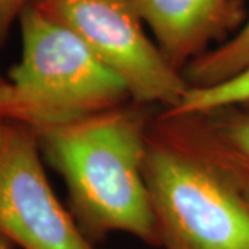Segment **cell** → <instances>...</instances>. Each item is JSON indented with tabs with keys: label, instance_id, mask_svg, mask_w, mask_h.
Returning <instances> with one entry per match:
<instances>
[{
	"label": "cell",
	"instance_id": "1",
	"mask_svg": "<svg viewBox=\"0 0 249 249\" xmlns=\"http://www.w3.org/2000/svg\"><path fill=\"white\" fill-rule=\"evenodd\" d=\"M148 133L144 111L127 104L37 133L40 150L65 181L72 216L90 241L126 232L160 247L144 178Z\"/></svg>",
	"mask_w": 249,
	"mask_h": 249
},
{
	"label": "cell",
	"instance_id": "2",
	"mask_svg": "<svg viewBox=\"0 0 249 249\" xmlns=\"http://www.w3.org/2000/svg\"><path fill=\"white\" fill-rule=\"evenodd\" d=\"M150 130L144 178L165 249H249L244 176L220 160L184 119Z\"/></svg>",
	"mask_w": 249,
	"mask_h": 249
},
{
	"label": "cell",
	"instance_id": "3",
	"mask_svg": "<svg viewBox=\"0 0 249 249\" xmlns=\"http://www.w3.org/2000/svg\"><path fill=\"white\" fill-rule=\"evenodd\" d=\"M21 58L10 71L6 119L36 134L124 106V83L71 28L36 3L19 14Z\"/></svg>",
	"mask_w": 249,
	"mask_h": 249
},
{
	"label": "cell",
	"instance_id": "4",
	"mask_svg": "<svg viewBox=\"0 0 249 249\" xmlns=\"http://www.w3.org/2000/svg\"><path fill=\"white\" fill-rule=\"evenodd\" d=\"M49 16L71 28L122 80L137 104L170 111L190 85L147 36L132 0H37Z\"/></svg>",
	"mask_w": 249,
	"mask_h": 249
},
{
	"label": "cell",
	"instance_id": "5",
	"mask_svg": "<svg viewBox=\"0 0 249 249\" xmlns=\"http://www.w3.org/2000/svg\"><path fill=\"white\" fill-rule=\"evenodd\" d=\"M37 134L9 121L0 144V237L22 249H94L46 178Z\"/></svg>",
	"mask_w": 249,
	"mask_h": 249
},
{
	"label": "cell",
	"instance_id": "6",
	"mask_svg": "<svg viewBox=\"0 0 249 249\" xmlns=\"http://www.w3.org/2000/svg\"><path fill=\"white\" fill-rule=\"evenodd\" d=\"M157 45L178 71L206 53L212 40L238 31L245 21L241 0H132Z\"/></svg>",
	"mask_w": 249,
	"mask_h": 249
},
{
	"label": "cell",
	"instance_id": "7",
	"mask_svg": "<svg viewBox=\"0 0 249 249\" xmlns=\"http://www.w3.org/2000/svg\"><path fill=\"white\" fill-rule=\"evenodd\" d=\"M186 119L211 151L249 176V103Z\"/></svg>",
	"mask_w": 249,
	"mask_h": 249
},
{
	"label": "cell",
	"instance_id": "8",
	"mask_svg": "<svg viewBox=\"0 0 249 249\" xmlns=\"http://www.w3.org/2000/svg\"><path fill=\"white\" fill-rule=\"evenodd\" d=\"M249 67V14L231 39L191 61L183 71L190 88H208Z\"/></svg>",
	"mask_w": 249,
	"mask_h": 249
},
{
	"label": "cell",
	"instance_id": "9",
	"mask_svg": "<svg viewBox=\"0 0 249 249\" xmlns=\"http://www.w3.org/2000/svg\"><path fill=\"white\" fill-rule=\"evenodd\" d=\"M244 103H249V67L235 76L213 86L190 88L178 107L165 111L162 118L205 115Z\"/></svg>",
	"mask_w": 249,
	"mask_h": 249
},
{
	"label": "cell",
	"instance_id": "10",
	"mask_svg": "<svg viewBox=\"0 0 249 249\" xmlns=\"http://www.w3.org/2000/svg\"><path fill=\"white\" fill-rule=\"evenodd\" d=\"M37 0H0V36L6 32L10 22L19 17L22 10Z\"/></svg>",
	"mask_w": 249,
	"mask_h": 249
},
{
	"label": "cell",
	"instance_id": "11",
	"mask_svg": "<svg viewBox=\"0 0 249 249\" xmlns=\"http://www.w3.org/2000/svg\"><path fill=\"white\" fill-rule=\"evenodd\" d=\"M13 100V89L11 85L7 79H4L0 75V116L6 119L7 111H9L10 104Z\"/></svg>",
	"mask_w": 249,
	"mask_h": 249
},
{
	"label": "cell",
	"instance_id": "12",
	"mask_svg": "<svg viewBox=\"0 0 249 249\" xmlns=\"http://www.w3.org/2000/svg\"><path fill=\"white\" fill-rule=\"evenodd\" d=\"M7 124H9V121L4 119L3 116H0V144L3 142V137H4L6 129H7Z\"/></svg>",
	"mask_w": 249,
	"mask_h": 249
},
{
	"label": "cell",
	"instance_id": "13",
	"mask_svg": "<svg viewBox=\"0 0 249 249\" xmlns=\"http://www.w3.org/2000/svg\"><path fill=\"white\" fill-rule=\"evenodd\" d=\"M242 187H244V196H245V199L249 205V176H244V183H242Z\"/></svg>",
	"mask_w": 249,
	"mask_h": 249
},
{
	"label": "cell",
	"instance_id": "14",
	"mask_svg": "<svg viewBox=\"0 0 249 249\" xmlns=\"http://www.w3.org/2000/svg\"><path fill=\"white\" fill-rule=\"evenodd\" d=\"M0 249H10L6 244H4V241L0 240Z\"/></svg>",
	"mask_w": 249,
	"mask_h": 249
}]
</instances>
